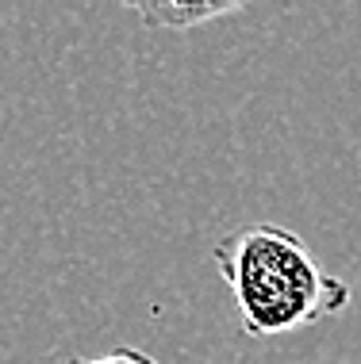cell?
<instances>
[{
    "label": "cell",
    "instance_id": "cell-1",
    "mask_svg": "<svg viewBox=\"0 0 361 364\" xmlns=\"http://www.w3.org/2000/svg\"><path fill=\"white\" fill-rule=\"evenodd\" d=\"M211 257L235 295L239 322L250 338L308 330L342 314L354 299L350 284L327 272L300 234L277 223H253L227 234Z\"/></svg>",
    "mask_w": 361,
    "mask_h": 364
},
{
    "label": "cell",
    "instance_id": "cell-3",
    "mask_svg": "<svg viewBox=\"0 0 361 364\" xmlns=\"http://www.w3.org/2000/svg\"><path fill=\"white\" fill-rule=\"evenodd\" d=\"M62 364H162L154 353L146 349H135V346H123V349H112L104 357H85V360H62Z\"/></svg>",
    "mask_w": 361,
    "mask_h": 364
},
{
    "label": "cell",
    "instance_id": "cell-2",
    "mask_svg": "<svg viewBox=\"0 0 361 364\" xmlns=\"http://www.w3.org/2000/svg\"><path fill=\"white\" fill-rule=\"evenodd\" d=\"M131 12L142 19V27H154V31H192L200 23L242 16L246 8L242 4H169V0H158V4H131Z\"/></svg>",
    "mask_w": 361,
    "mask_h": 364
}]
</instances>
